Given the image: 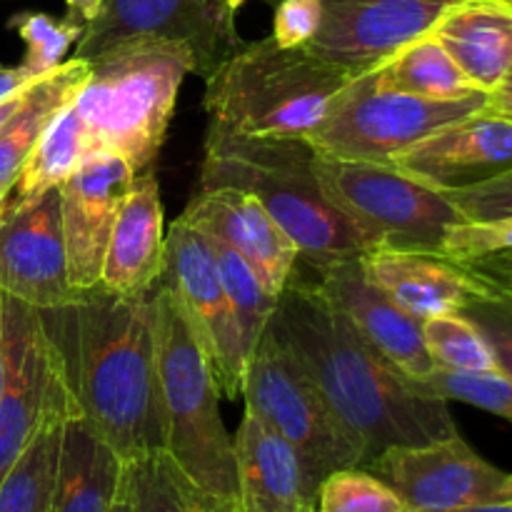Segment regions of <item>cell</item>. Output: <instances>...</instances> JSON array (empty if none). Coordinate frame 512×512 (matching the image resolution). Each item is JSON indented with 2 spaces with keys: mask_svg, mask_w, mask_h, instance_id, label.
<instances>
[{
  "mask_svg": "<svg viewBox=\"0 0 512 512\" xmlns=\"http://www.w3.org/2000/svg\"><path fill=\"white\" fill-rule=\"evenodd\" d=\"M73 413L120 460L165 450L153 293L125 298L100 285L40 310Z\"/></svg>",
  "mask_w": 512,
  "mask_h": 512,
  "instance_id": "obj_1",
  "label": "cell"
},
{
  "mask_svg": "<svg viewBox=\"0 0 512 512\" xmlns=\"http://www.w3.org/2000/svg\"><path fill=\"white\" fill-rule=\"evenodd\" d=\"M268 330L360 440L365 463L388 448L458 435L448 400L415 393L298 268L280 290Z\"/></svg>",
  "mask_w": 512,
  "mask_h": 512,
  "instance_id": "obj_2",
  "label": "cell"
},
{
  "mask_svg": "<svg viewBox=\"0 0 512 512\" xmlns=\"http://www.w3.org/2000/svg\"><path fill=\"white\" fill-rule=\"evenodd\" d=\"M315 158L308 140L243 138L210 125L200 188H238L258 198L305 263L360 258L375 250L370 235L323 193Z\"/></svg>",
  "mask_w": 512,
  "mask_h": 512,
  "instance_id": "obj_3",
  "label": "cell"
},
{
  "mask_svg": "<svg viewBox=\"0 0 512 512\" xmlns=\"http://www.w3.org/2000/svg\"><path fill=\"white\" fill-rule=\"evenodd\" d=\"M355 80L305 48L243 43L205 78L210 125L243 138L308 140Z\"/></svg>",
  "mask_w": 512,
  "mask_h": 512,
  "instance_id": "obj_4",
  "label": "cell"
},
{
  "mask_svg": "<svg viewBox=\"0 0 512 512\" xmlns=\"http://www.w3.org/2000/svg\"><path fill=\"white\" fill-rule=\"evenodd\" d=\"M190 73L193 50L165 38L128 40L90 60V75L75 98L88 153L120 155L135 175L148 170Z\"/></svg>",
  "mask_w": 512,
  "mask_h": 512,
  "instance_id": "obj_5",
  "label": "cell"
},
{
  "mask_svg": "<svg viewBox=\"0 0 512 512\" xmlns=\"http://www.w3.org/2000/svg\"><path fill=\"white\" fill-rule=\"evenodd\" d=\"M165 453L215 503L238 512L235 443L220 415L213 370L168 285L153 290Z\"/></svg>",
  "mask_w": 512,
  "mask_h": 512,
  "instance_id": "obj_6",
  "label": "cell"
},
{
  "mask_svg": "<svg viewBox=\"0 0 512 512\" xmlns=\"http://www.w3.org/2000/svg\"><path fill=\"white\" fill-rule=\"evenodd\" d=\"M315 175L330 203L370 235L375 250L440 253L448 230L463 223L448 195L415 183L390 163L318 155Z\"/></svg>",
  "mask_w": 512,
  "mask_h": 512,
  "instance_id": "obj_7",
  "label": "cell"
},
{
  "mask_svg": "<svg viewBox=\"0 0 512 512\" xmlns=\"http://www.w3.org/2000/svg\"><path fill=\"white\" fill-rule=\"evenodd\" d=\"M488 98V93L458 100L420 98L383 88L373 73H365L338 95L308 143L325 158L390 163L435 130L483 110Z\"/></svg>",
  "mask_w": 512,
  "mask_h": 512,
  "instance_id": "obj_8",
  "label": "cell"
},
{
  "mask_svg": "<svg viewBox=\"0 0 512 512\" xmlns=\"http://www.w3.org/2000/svg\"><path fill=\"white\" fill-rule=\"evenodd\" d=\"M240 398L245 408L298 450L318 485L335 470L365 465L360 440L335 418L315 385L268 328L250 355Z\"/></svg>",
  "mask_w": 512,
  "mask_h": 512,
  "instance_id": "obj_9",
  "label": "cell"
},
{
  "mask_svg": "<svg viewBox=\"0 0 512 512\" xmlns=\"http://www.w3.org/2000/svg\"><path fill=\"white\" fill-rule=\"evenodd\" d=\"M0 480L48 420L73 410L40 310L0 295Z\"/></svg>",
  "mask_w": 512,
  "mask_h": 512,
  "instance_id": "obj_10",
  "label": "cell"
},
{
  "mask_svg": "<svg viewBox=\"0 0 512 512\" xmlns=\"http://www.w3.org/2000/svg\"><path fill=\"white\" fill-rule=\"evenodd\" d=\"M158 283L173 290L180 313L213 370L220 395L230 400L240 398L248 353L238 320L220 285L208 240L183 215L165 235L163 275Z\"/></svg>",
  "mask_w": 512,
  "mask_h": 512,
  "instance_id": "obj_11",
  "label": "cell"
},
{
  "mask_svg": "<svg viewBox=\"0 0 512 512\" xmlns=\"http://www.w3.org/2000/svg\"><path fill=\"white\" fill-rule=\"evenodd\" d=\"M365 468L400 495L408 512H458L508 500V473L480 458L460 433L428 445L388 448Z\"/></svg>",
  "mask_w": 512,
  "mask_h": 512,
  "instance_id": "obj_12",
  "label": "cell"
},
{
  "mask_svg": "<svg viewBox=\"0 0 512 512\" xmlns=\"http://www.w3.org/2000/svg\"><path fill=\"white\" fill-rule=\"evenodd\" d=\"M455 3L460 0H323V20L305 50L358 78L428 35Z\"/></svg>",
  "mask_w": 512,
  "mask_h": 512,
  "instance_id": "obj_13",
  "label": "cell"
},
{
  "mask_svg": "<svg viewBox=\"0 0 512 512\" xmlns=\"http://www.w3.org/2000/svg\"><path fill=\"white\" fill-rule=\"evenodd\" d=\"M305 263V260H300ZM313 288L353 325L360 338L398 370L408 383L430 378L435 363L423 340V320L405 313L383 288L365 275L360 258L305 263Z\"/></svg>",
  "mask_w": 512,
  "mask_h": 512,
  "instance_id": "obj_14",
  "label": "cell"
},
{
  "mask_svg": "<svg viewBox=\"0 0 512 512\" xmlns=\"http://www.w3.org/2000/svg\"><path fill=\"white\" fill-rule=\"evenodd\" d=\"M0 295L35 310L70 303L78 290L68 278L60 188L3 210L0 218Z\"/></svg>",
  "mask_w": 512,
  "mask_h": 512,
  "instance_id": "obj_15",
  "label": "cell"
},
{
  "mask_svg": "<svg viewBox=\"0 0 512 512\" xmlns=\"http://www.w3.org/2000/svg\"><path fill=\"white\" fill-rule=\"evenodd\" d=\"M135 173L120 155L93 150L60 185L68 278L75 290L100 283L105 248Z\"/></svg>",
  "mask_w": 512,
  "mask_h": 512,
  "instance_id": "obj_16",
  "label": "cell"
},
{
  "mask_svg": "<svg viewBox=\"0 0 512 512\" xmlns=\"http://www.w3.org/2000/svg\"><path fill=\"white\" fill-rule=\"evenodd\" d=\"M390 165L438 193L473 188L512 168V120L483 108L435 130Z\"/></svg>",
  "mask_w": 512,
  "mask_h": 512,
  "instance_id": "obj_17",
  "label": "cell"
},
{
  "mask_svg": "<svg viewBox=\"0 0 512 512\" xmlns=\"http://www.w3.org/2000/svg\"><path fill=\"white\" fill-rule=\"evenodd\" d=\"M183 218L203 235L230 245L273 295H280L298 268V245L245 190L200 188L183 210Z\"/></svg>",
  "mask_w": 512,
  "mask_h": 512,
  "instance_id": "obj_18",
  "label": "cell"
},
{
  "mask_svg": "<svg viewBox=\"0 0 512 512\" xmlns=\"http://www.w3.org/2000/svg\"><path fill=\"white\" fill-rule=\"evenodd\" d=\"M235 443L238 512H315L318 483L298 450L245 408Z\"/></svg>",
  "mask_w": 512,
  "mask_h": 512,
  "instance_id": "obj_19",
  "label": "cell"
},
{
  "mask_svg": "<svg viewBox=\"0 0 512 512\" xmlns=\"http://www.w3.org/2000/svg\"><path fill=\"white\" fill-rule=\"evenodd\" d=\"M365 275L418 320L460 313L495 283L440 253L378 248L360 255Z\"/></svg>",
  "mask_w": 512,
  "mask_h": 512,
  "instance_id": "obj_20",
  "label": "cell"
},
{
  "mask_svg": "<svg viewBox=\"0 0 512 512\" xmlns=\"http://www.w3.org/2000/svg\"><path fill=\"white\" fill-rule=\"evenodd\" d=\"M165 233L160 188L153 173L135 175L105 248L100 288L138 298L153 293L163 275Z\"/></svg>",
  "mask_w": 512,
  "mask_h": 512,
  "instance_id": "obj_21",
  "label": "cell"
},
{
  "mask_svg": "<svg viewBox=\"0 0 512 512\" xmlns=\"http://www.w3.org/2000/svg\"><path fill=\"white\" fill-rule=\"evenodd\" d=\"M430 33L465 78L493 95L512 68V5L508 0H460Z\"/></svg>",
  "mask_w": 512,
  "mask_h": 512,
  "instance_id": "obj_22",
  "label": "cell"
},
{
  "mask_svg": "<svg viewBox=\"0 0 512 512\" xmlns=\"http://www.w3.org/2000/svg\"><path fill=\"white\" fill-rule=\"evenodd\" d=\"M123 460L70 410L60 425L50 512H113Z\"/></svg>",
  "mask_w": 512,
  "mask_h": 512,
  "instance_id": "obj_23",
  "label": "cell"
},
{
  "mask_svg": "<svg viewBox=\"0 0 512 512\" xmlns=\"http://www.w3.org/2000/svg\"><path fill=\"white\" fill-rule=\"evenodd\" d=\"M88 75L90 60L70 58L25 90L20 108L0 130V190L10 193L38 140L55 115L78 98Z\"/></svg>",
  "mask_w": 512,
  "mask_h": 512,
  "instance_id": "obj_24",
  "label": "cell"
},
{
  "mask_svg": "<svg viewBox=\"0 0 512 512\" xmlns=\"http://www.w3.org/2000/svg\"><path fill=\"white\" fill-rule=\"evenodd\" d=\"M113 512H233L195 488L165 450L123 460Z\"/></svg>",
  "mask_w": 512,
  "mask_h": 512,
  "instance_id": "obj_25",
  "label": "cell"
},
{
  "mask_svg": "<svg viewBox=\"0 0 512 512\" xmlns=\"http://www.w3.org/2000/svg\"><path fill=\"white\" fill-rule=\"evenodd\" d=\"M85 155H88L85 128L73 100L55 115L53 123L48 125L43 138L30 153V158L25 160L23 170H20L18 180L13 183L8 200H5V210L20 208V205L43 195L45 190L60 188L75 173V168L83 163Z\"/></svg>",
  "mask_w": 512,
  "mask_h": 512,
  "instance_id": "obj_26",
  "label": "cell"
},
{
  "mask_svg": "<svg viewBox=\"0 0 512 512\" xmlns=\"http://www.w3.org/2000/svg\"><path fill=\"white\" fill-rule=\"evenodd\" d=\"M373 75L383 88L430 100H458L483 93L465 78L433 33L400 48L393 58L375 68Z\"/></svg>",
  "mask_w": 512,
  "mask_h": 512,
  "instance_id": "obj_27",
  "label": "cell"
},
{
  "mask_svg": "<svg viewBox=\"0 0 512 512\" xmlns=\"http://www.w3.org/2000/svg\"><path fill=\"white\" fill-rule=\"evenodd\" d=\"M65 415L48 420L0 480V512H50Z\"/></svg>",
  "mask_w": 512,
  "mask_h": 512,
  "instance_id": "obj_28",
  "label": "cell"
},
{
  "mask_svg": "<svg viewBox=\"0 0 512 512\" xmlns=\"http://www.w3.org/2000/svg\"><path fill=\"white\" fill-rule=\"evenodd\" d=\"M205 240H208V248L210 255H213L215 270H218L220 285H223L225 298H228L230 308H233L235 313V320H238L240 338H243L245 353H248L250 360L255 345L260 343L270 318H273L278 295H273L265 288L263 280L255 275V270L250 268L230 245L213 238V235H205Z\"/></svg>",
  "mask_w": 512,
  "mask_h": 512,
  "instance_id": "obj_29",
  "label": "cell"
},
{
  "mask_svg": "<svg viewBox=\"0 0 512 512\" xmlns=\"http://www.w3.org/2000/svg\"><path fill=\"white\" fill-rule=\"evenodd\" d=\"M423 340L435 368L453 373H495L498 360L478 325L463 313L423 320Z\"/></svg>",
  "mask_w": 512,
  "mask_h": 512,
  "instance_id": "obj_30",
  "label": "cell"
},
{
  "mask_svg": "<svg viewBox=\"0 0 512 512\" xmlns=\"http://www.w3.org/2000/svg\"><path fill=\"white\" fill-rule=\"evenodd\" d=\"M408 385L420 395L443 398L448 403L450 400L468 403L512 423V380L500 370L495 373H453V370L435 368L430 378Z\"/></svg>",
  "mask_w": 512,
  "mask_h": 512,
  "instance_id": "obj_31",
  "label": "cell"
},
{
  "mask_svg": "<svg viewBox=\"0 0 512 512\" xmlns=\"http://www.w3.org/2000/svg\"><path fill=\"white\" fill-rule=\"evenodd\" d=\"M10 28L18 30L25 43L23 68L35 78L53 73L55 68L65 63V55L73 45L83 38L85 25L65 15L63 20H55L45 13H18L10 18Z\"/></svg>",
  "mask_w": 512,
  "mask_h": 512,
  "instance_id": "obj_32",
  "label": "cell"
},
{
  "mask_svg": "<svg viewBox=\"0 0 512 512\" xmlns=\"http://www.w3.org/2000/svg\"><path fill=\"white\" fill-rule=\"evenodd\" d=\"M315 512H408L388 483L363 468H343L318 485Z\"/></svg>",
  "mask_w": 512,
  "mask_h": 512,
  "instance_id": "obj_33",
  "label": "cell"
},
{
  "mask_svg": "<svg viewBox=\"0 0 512 512\" xmlns=\"http://www.w3.org/2000/svg\"><path fill=\"white\" fill-rule=\"evenodd\" d=\"M440 255L460 265L512 260V218L490 220V223L463 220L453 225L445 235Z\"/></svg>",
  "mask_w": 512,
  "mask_h": 512,
  "instance_id": "obj_34",
  "label": "cell"
},
{
  "mask_svg": "<svg viewBox=\"0 0 512 512\" xmlns=\"http://www.w3.org/2000/svg\"><path fill=\"white\" fill-rule=\"evenodd\" d=\"M460 313L478 325L493 348L500 373L512 380V288L495 285L493 293L473 300Z\"/></svg>",
  "mask_w": 512,
  "mask_h": 512,
  "instance_id": "obj_35",
  "label": "cell"
},
{
  "mask_svg": "<svg viewBox=\"0 0 512 512\" xmlns=\"http://www.w3.org/2000/svg\"><path fill=\"white\" fill-rule=\"evenodd\" d=\"M468 223H490V220L512 218V168L473 188L445 193Z\"/></svg>",
  "mask_w": 512,
  "mask_h": 512,
  "instance_id": "obj_36",
  "label": "cell"
},
{
  "mask_svg": "<svg viewBox=\"0 0 512 512\" xmlns=\"http://www.w3.org/2000/svg\"><path fill=\"white\" fill-rule=\"evenodd\" d=\"M320 20L323 0H278L270 38L280 48H305L318 33Z\"/></svg>",
  "mask_w": 512,
  "mask_h": 512,
  "instance_id": "obj_37",
  "label": "cell"
},
{
  "mask_svg": "<svg viewBox=\"0 0 512 512\" xmlns=\"http://www.w3.org/2000/svg\"><path fill=\"white\" fill-rule=\"evenodd\" d=\"M35 75H30L23 65L18 68H8V65H0V100L10 98L15 93H23L25 88L35 83Z\"/></svg>",
  "mask_w": 512,
  "mask_h": 512,
  "instance_id": "obj_38",
  "label": "cell"
},
{
  "mask_svg": "<svg viewBox=\"0 0 512 512\" xmlns=\"http://www.w3.org/2000/svg\"><path fill=\"white\" fill-rule=\"evenodd\" d=\"M65 5H68V18L80 20L83 25H88L98 18L105 0H65Z\"/></svg>",
  "mask_w": 512,
  "mask_h": 512,
  "instance_id": "obj_39",
  "label": "cell"
},
{
  "mask_svg": "<svg viewBox=\"0 0 512 512\" xmlns=\"http://www.w3.org/2000/svg\"><path fill=\"white\" fill-rule=\"evenodd\" d=\"M485 110L493 115H500V118L512 120V95H503V93H493L488 98V105Z\"/></svg>",
  "mask_w": 512,
  "mask_h": 512,
  "instance_id": "obj_40",
  "label": "cell"
},
{
  "mask_svg": "<svg viewBox=\"0 0 512 512\" xmlns=\"http://www.w3.org/2000/svg\"><path fill=\"white\" fill-rule=\"evenodd\" d=\"M25 90H28V88H25ZM25 90H23V93H15V95H10V98L0 100V130H3V125L8 123L10 118H13L15 110L20 108V103H23V98H25Z\"/></svg>",
  "mask_w": 512,
  "mask_h": 512,
  "instance_id": "obj_41",
  "label": "cell"
},
{
  "mask_svg": "<svg viewBox=\"0 0 512 512\" xmlns=\"http://www.w3.org/2000/svg\"><path fill=\"white\" fill-rule=\"evenodd\" d=\"M458 512H512V500H500V503H485L475 505V508H465Z\"/></svg>",
  "mask_w": 512,
  "mask_h": 512,
  "instance_id": "obj_42",
  "label": "cell"
},
{
  "mask_svg": "<svg viewBox=\"0 0 512 512\" xmlns=\"http://www.w3.org/2000/svg\"><path fill=\"white\" fill-rule=\"evenodd\" d=\"M495 93H503V95H512V68H510V73L505 75V80H503V85H500L498 90H495Z\"/></svg>",
  "mask_w": 512,
  "mask_h": 512,
  "instance_id": "obj_43",
  "label": "cell"
},
{
  "mask_svg": "<svg viewBox=\"0 0 512 512\" xmlns=\"http://www.w3.org/2000/svg\"><path fill=\"white\" fill-rule=\"evenodd\" d=\"M5 200H8V190H0V218H3V210H5Z\"/></svg>",
  "mask_w": 512,
  "mask_h": 512,
  "instance_id": "obj_44",
  "label": "cell"
},
{
  "mask_svg": "<svg viewBox=\"0 0 512 512\" xmlns=\"http://www.w3.org/2000/svg\"><path fill=\"white\" fill-rule=\"evenodd\" d=\"M505 498L512 500V475H508V483H505Z\"/></svg>",
  "mask_w": 512,
  "mask_h": 512,
  "instance_id": "obj_45",
  "label": "cell"
},
{
  "mask_svg": "<svg viewBox=\"0 0 512 512\" xmlns=\"http://www.w3.org/2000/svg\"><path fill=\"white\" fill-rule=\"evenodd\" d=\"M0 378H3V345H0Z\"/></svg>",
  "mask_w": 512,
  "mask_h": 512,
  "instance_id": "obj_46",
  "label": "cell"
},
{
  "mask_svg": "<svg viewBox=\"0 0 512 512\" xmlns=\"http://www.w3.org/2000/svg\"><path fill=\"white\" fill-rule=\"evenodd\" d=\"M508 3H510V5H512V0H508Z\"/></svg>",
  "mask_w": 512,
  "mask_h": 512,
  "instance_id": "obj_47",
  "label": "cell"
}]
</instances>
